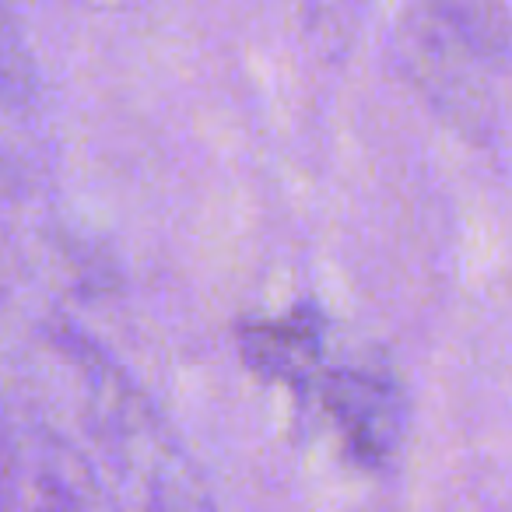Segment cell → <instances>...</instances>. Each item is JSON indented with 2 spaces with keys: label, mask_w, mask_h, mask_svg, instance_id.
<instances>
[{
  "label": "cell",
  "mask_w": 512,
  "mask_h": 512,
  "mask_svg": "<svg viewBox=\"0 0 512 512\" xmlns=\"http://www.w3.org/2000/svg\"><path fill=\"white\" fill-rule=\"evenodd\" d=\"M29 512H102L92 488H81L78 477L64 474L57 467H46L36 481Z\"/></svg>",
  "instance_id": "obj_6"
},
{
  "label": "cell",
  "mask_w": 512,
  "mask_h": 512,
  "mask_svg": "<svg viewBox=\"0 0 512 512\" xmlns=\"http://www.w3.org/2000/svg\"><path fill=\"white\" fill-rule=\"evenodd\" d=\"M242 348H246V362L264 376L309 379L320 369L323 330L309 316L260 323V327H249L242 334Z\"/></svg>",
  "instance_id": "obj_4"
},
{
  "label": "cell",
  "mask_w": 512,
  "mask_h": 512,
  "mask_svg": "<svg viewBox=\"0 0 512 512\" xmlns=\"http://www.w3.org/2000/svg\"><path fill=\"white\" fill-rule=\"evenodd\" d=\"M428 8L477 53L484 67L512 60V15L505 0H428Z\"/></svg>",
  "instance_id": "obj_5"
},
{
  "label": "cell",
  "mask_w": 512,
  "mask_h": 512,
  "mask_svg": "<svg viewBox=\"0 0 512 512\" xmlns=\"http://www.w3.org/2000/svg\"><path fill=\"white\" fill-rule=\"evenodd\" d=\"M57 355L71 372L88 439L134 512H218L214 491L158 404L78 330H60Z\"/></svg>",
  "instance_id": "obj_1"
},
{
  "label": "cell",
  "mask_w": 512,
  "mask_h": 512,
  "mask_svg": "<svg viewBox=\"0 0 512 512\" xmlns=\"http://www.w3.org/2000/svg\"><path fill=\"white\" fill-rule=\"evenodd\" d=\"M400 53L411 67L414 81L428 92L435 106H442L456 120H474L484 106L481 88V60L477 53L428 8V0H418L400 22Z\"/></svg>",
  "instance_id": "obj_3"
},
{
  "label": "cell",
  "mask_w": 512,
  "mask_h": 512,
  "mask_svg": "<svg viewBox=\"0 0 512 512\" xmlns=\"http://www.w3.org/2000/svg\"><path fill=\"white\" fill-rule=\"evenodd\" d=\"M327 411L351 453L369 467L393 460L407 428L404 390L383 365H348L323 379Z\"/></svg>",
  "instance_id": "obj_2"
}]
</instances>
